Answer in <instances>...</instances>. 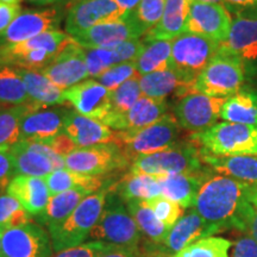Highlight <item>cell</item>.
I'll return each mask as SVG.
<instances>
[{"instance_id":"cell-58","label":"cell","mask_w":257,"mask_h":257,"mask_svg":"<svg viewBox=\"0 0 257 257\" xmlns=\"http://www.w3.org/2000/svg\"><path fill=\"white\" fill-rule=\"evenodd\" d=\"M194 2L207 3V4H217V5H223L224 6V0H194Z\"/></svg>"},{"instance_id":"cell-21","label":"cell","mask_w":257,"mask_h":257,"mask_svg":"<svg viewBox=\"0 0 257 257\" xmlns=\"http://www.w3.org/2000/svg\"><path fill=\"white\" fill-rule=\"evenodd\" d=\"M167 100H157L143 95L126 113L106 118L101 123L113 131L141 130L159 121L167 114Z\"/></svg>"},{"instance_id":"cell-32","label":"cell","mask_w":257,"mask_h":257,"mask_svg":"<svg viewBox=\"0 0 257 257\" xmlns=\"http://www.w3.org/2000/svg\"><path fill=\"white\" fill-rule=\"evenodd\" d=\"M88 195L91 194L82 189H70V191L51 195L46 210L36 216V219L38 223L46 225L48 227L62 223Z\"/></svg>"},{"instance_id":"cell-28","label":"cell","mask_w":257,"mask_h":257,"mask_svg":"<svg viewBox=\"0 0 257 257\" xmlns=\"http://www.w3.org/2000/svg\"><path fill=\"white\" fill-rule=\"evenodd\" d=\"M142 94L148 98L166 100L167 96L175 94L180 99L193 93L191 86L186 85L176 74L170 69L154 72L141 76Z\"/></svg>"},{"instance_id":"cell-7","label":"cell","mask_w":257,"mask_h":257,"mask_svg":"<svg viewBox=\"0 0 257 257\" xmlns=\"http://www.w3.org/2000/svg\"><path fill=\"white\" fill-rule=\"evenodd\" d=\"M219 44L206 37L185 32L172 41L168 68L193 89L195 80L216 56Z\"/></svg>"},{"instance_id":"cell-6","label":"cell","mask_w":257,"mask_h":257,"mask_svg":"<svg viewBox=\"0 0 257 257\" xmlns=\"http://www.w3.org/2000/svg\"><path fill=\"white\" fill-rule=\"evenodd\" d=\"M246 73L248 69L239 59L217 53L195 80L193 92L213 98H230L244 87Z\"/></svg>"},{"instance_id":"cell-34","label":"cell","mask_w":257,"mask_h":257,"mask_svg":"<svg viewBox=\"0 0 257 257\" xmlns=\"http://www.w3.org/2000/svg\"><path fill=\"white\" fill-rule=\"evenodd\" d=\"M36 102L0 108V149L10 150L21 140V121L28 113L41 110Z\"/></svg>"},{"instance_id":"cell-50","label":"cell","mask_w":257,"mask_h":257,"mask_svg":"<svg viewBox=\"0 0 257 257\" xmlns=\"http://www.w3.org/2000/svg\"><path fill=\"white\" fill-rule=\"evenodd\" d=\"M22 12L19 4H6L0 3V36L6 31L12 22L18 17Z\"/></svg>"},{"instance_id":"cell-37","label":"cell","mask_w":257,"mask_h":257,"mask_svg":"<svg viewBox=\"0 0 257 257\" xmlns=\"http://www.w3.org/2000/svg\"><path fill=\"white\" fill-rule=\"evenodd\" d=\"M32 102L17 68L0 63V105H23Z\"/></svg>"},{"instance_id":"cell-22","label":"cell","mask_w":257,"mask_h":257,"mask_svg":"<svg viewBox=\"0 0 257 257\" xmlns=\"http://www.w3.org/2000/svg\"><path fill=\"white\" fill-rule=\"evenodd\" d=\"M63 133L68 135L78 148L112 143L114 136V131L102 124L100 120L85 117L73 110H70L67 115Z\"/></svg>"},{"instance_id":"cell-46","label":"cell","mask_w":257,"mask_h":257,"mask_svg":"<svg viewBox=\"0 0 257 257\" xmlns=\"http://www.w3.org/2000/svg\"><path fill=\"white\" fill-rule=\"evenodd\" d=\"M224 6L236 17H257V0H224Z\"/></svg>"},{"instance_id":"cell-51","label":"cell","mask_w":257,"mask_h":257,"mask_svg":"<svg viewBox=\"0 0 257 257\" xmlns=\"http://www.w3.org/2000/svg\"><path fill=\"white\" fill-rule=\"evenodd\" d=\"M96 257H143L141 251L137 250H131L121 246L108 245L104 251H101Z\"/></svg>"},{"instance_id":"cell-1","label":"cell","mask_w":257,"mask_h":257,"mask_svg":"<svg viewBox=\"0 0 257 257\" xmlns=\"http://www.w3.org/2000/svg\"><path fill=\"white\" fill-rule=\"evenodd\" d=\"M252 185L224 175L208 178L199 192L193 210L197 211L212 233L231 227L245 232L253 205L250 201Z\"/></svg>"},{"instance_id":"cell-44","label":"cell","mask_w":257,"mask_h":257,"mask_svg":"<svg viewBox=\"0 0 257 257\" xmlns=\"http://www.w3.org/2000/svg\"><path fill=\"white\" fill-rule=\"evenodd\" d=\"M136 74L138 73L136 72L135 62H124L115 64V66L105 70L100 75L96 76L95 80L100 85L104 86L105 88H107L108 91H113L114 88H117L121 83L134 78Z\"/></svg>"},{"instance_id":"cell-57","label":"cell","mask_w":257,"mask_h":257,"mask_svg":"<svg viewBox=\"0 0 257 257\" xmlns=\"http://www.w3.org/2000/svg\"><path fill=\"white\" fill-rule=\"evenodd\" d=\"M143 257H174V255H172V253H166V252L159 251V252H150V253H148L147 256H143Z\"/></svg>"},{"instance_id":"cell-55","label":"cell","mask_w":257,"mask_h":257,"mask_svg":"<svg viewBox=\"0 0 257 257\" xmlns=\"http://www.w3.org/2000/svg\"><path fill=\"white\" fill-rule=\"evenodd\" d=\"M80 2V0H59V4L60 6H63L64 9H67V11H68L69 8H72L74 4H76V3Z\"/></svg>"},{"instance_id":"cell-2","label":"cell","mask_w":257,"mask_h":257,"mask_svg":"<svg viewBox=\"0 0 257 257\" xmlns=\"http://www.w3.org/2000/svg\"><path fill=\"white\" fill-rule=\"evenodd\" d=\"M189 141L199 152L214 156H257V126L237 123H217L193 134Z\"/></svg>"},{"instance_id":"cell-52","label":"cell","mask_w":257,"mask_h":257,"mask_svg":"<svg viewBox=\"0 0 257 257\" xmlns=\"http://www.w3.org/2000/svg\"><path fill=\"white\" fill-rule=\"evenodd\" d=\"M245 232L251 236L257 242V207L252 206V210L250 212V216L246 221Z\"/></svg>"},{"instance_id":"cell-33","label":"cell","mask_w":257,"mask_h":257,"mask_svg":"<svg viewBox=\"0 0 257 257\" xmlns=\"http://www.w3.org/2000/svg\"><path fill=\"white\" fill-rule=\"evenodd\" d=\"M112 189L125 202L128 200H149L162 195L159 176L147 174L130 173L117 185L112 186Z\"/></svg>"},{"instance_id":"cell-11","label":"cell","mask_w":257,"mask_h":257,"mask_svg":"<svg viewBox=\"0 0 257 257\" xmlns=\"http://www.w3.org/2000/svg\"><path fill=\"white\" fill-rule=\"evenodd\" d=\"M226 98H213L201 93H189L174 106L173 115L179 126L193 134L202 133L217 124Z\"/></svg>"},{"instance_id":"cell-56","label":"cell","mask_w":257,"mask_h":257,"mask_svg":"<svg viewBox=\"0 0 257 257\" xmlns=\"http://www.w3.org/2000/svg\"><path fill=\"white\" fill-rule=\"evenodd\" d=\"M250 201L253 206L257 207V186H252L251 194H250Z\"/></svg>"},{"instance_id":"cell-13","label":"cell","mask_w":257,"mask_h":257,"mask_svg":"<svg viewBox=\"0 0 257 257\" xmlns=\"http://www.w3.org/2000/svg\"><path fill=\"white\" fill-rule=\"evenodd\" d=\"M53 245L49 232L31 223L3 232L2 257H50Z\"/></svg>"},{"instance_id":"cell-53","label":"cell","mask_w":257,"mask_h":257,"mask_svg":"<svg viewBox=\"0 0 257 257\" xmlns=\"http://www.w3.org/2000/svg\"><path fill=\"white\" fill-rule=\"evenodd\" d=\"M141 2H142V0H117V3L125 12H130L131 10L136 8Z\"/></svg>"},{"instance_id":"cell-26","label":"cell","mask_w":257,"mask_h":257,"mask_svg":"<svg viewBox=\"0 0 257 257\" xmlns=\"http://www.w3.org/2000/svg\"><path fill=\"white\" fill-rule=\"evenodd\" d=\"M189 5L191 0H166L162 18L144 35V41H173L185 34Z\"/></svg>"},{"instance_id":"cell-5","label":"cell","mask_w":257,"mask_h":257,"mask_svg":"<svg viewBox=\"0 0 257 257\" xmlns=\"http://www.w3.org/2000/svg\"><path fill=\"white\" fill-rule=\"evenodd\" d=\"M180 126L174 115H163L156 123L135 131H114L113 142L123 150L131 165L138 157L150 155L174 147Z\"/></svg>"},{"instance_id":"cell-27","label":"cell","mask_w":257,"mask_h":257,"mask_svg":"<svg viewBox=\"0 0 257 257\" xmlns=\"http://www.w3.org/2000/svg\"><path fill=\"white\" fill-rule=\"evenodd\" d=\"M200 157L219 175L257 186V156H214L200 153Z\"/></svg>"},{"instance_id":"cell-16","label":"cell","mask_w":257,"mask_h":257,"mask_svg":"<svg viewBox=\"0 0 257 257\" xmlns=\"http://www.w3.org/2000/svg\"><path fill=\"white\" fill-rule=\"evenodd\" d=\"M40 73L62 89L78 85L89 76L86 62V49L72 38L57 54L53 62Z\"/></svg>"},{"instance_id":"cell-47","label":"cell","mask_w":257,"mask_h":257,"mask_svg":"<svg viewBox=\"0 0 257 257\" xmlns=\"http://www.w3.org/2000/svg\"><path fill=\"white\" fill-rule=\"evenodd\" d=\"M15 176V165L10 150L0 149V192L8 189Z\"/></svg>"},{"instance_id":"cell-36","label":"cell","mask_w":257,"mask_h":257,"mask_svg":"<svg viewBox=\"0 0 257 257\" xmlns=\"http://www.w3.org/2000/svg\"><path fill=\"white\" fill-rule=\"evenodd\" d=\"M126 208L138 229L154 243H165L169 227L157 219L152 208L148 207L143 200H128L125 202Z\"/></svg>"},{"instance_id":"cell-45","label":"cell","mask_w":257,"mask_h":257,"mask_svg":"<svg viewBox=\"0 0 257 257\" xmlns=\"http://www.w3.org/2000/svg\"><path fill=\"white\" fill-rule=\"evenodd\" d=\"M108 245L110 244L104 242L89 240V242L82 243L81 245L56 252L55 255H51L50 257H96L101 251H104Z\"/></svg>"},{"instance_id":"cell-59","label":"cell","mask_w":257,"mask_h":257,"mask_svg":"<svg viewBox=\"0 0 257 257\" xmlns=\"http://www.w3.org/2000/svg\"><path fill=\"white\" fill-rule=\"evenodd\" d=\"M22 0H0V3H6V4H19Z\"/></svg>"},{"instance_id":"cell-19","label":"cell","mask_w":257,"mask_h":257,"mask_svg":"<svg viewBox=\"0 0 257 257\" xmlns=\"http://www.w3.org/2000/svg\"><path fill=\"white\" fill-rule=\"evenodd\" d=\"M141 34L126 18L98 24L72 37L83 49L112 48L131 40H140Z\"/></svg>"},{"instance_id":"cell-41","label":"cell","mask_w":257,"mask_h":257,"mask_svg":"<svg viewBox=\"0 0 257 257\" xmlns=\"http://www.w3.org/2000/svg\"><path fill=\"white\" fill-rule=\"evenodd\" d=\"M32 217L19 202L9 194L0 195V230L31 223Z\"/></svg>"},{"instance_id":"cell-12","label":"cell","mask_w":257,"mask_h":257,"mask_svg":"<svg viewBox=\"0 0 257 257\" xmlns=\"http://www.w3.org/2000/svg\"><path fill=\"white\" fill-rule=\"evenodd\" d=\"M14 160L16 176L27 175L46 178L51 172L66 168L64 157L60 156L47 144L32 141H18L10 148Z\"/></svg>"},{"instance_id":"cell-30","label":"cell","mask_w":257,"mask_h":257,"mask_svg":"<svg viewBox=\"0 0 257 257\" xmlns=\"http://www.w3.org/2000/svg\"><path fill=\"white\" fill-rule=\"evenodd\" d=\"M220 118L229 123L257 126V89L243 87L236 94L226 98Z\"/></svg>"},{"instance_id":"cell-35","label":"cell","mask_w":257,"mask_h":257,"mask_svg":"<svg viewBox=\"0 0 257 257\" xmlns=\"http://www.w3.org/2000/svg\"><path fill=\"white\" fill-rule=\"evenodd\" d=\"M144 47L135 61L136 72L141 76L169 69L172 41H143Z\"/></svg>"},{"instance_id":"cell-29","label":"cell","mask_w":257,"mask_h":257,"mask_svg":"<svg viewBox=\"0 0 257 257\" xmlns=\"http://www.w3.org/2000/svg\"><path fill=\"white\" fill-rule=\"evenodd\" d=\"M17 72L23 80L25 89L32 102H36L44 108L67 102L63 95L64 89L51 82L42 73L23 68H17Z\"/></svg>"},{"instance_id":"cell-25","label":"cell","mask_w":257,"mask_h":257,"mask_svg":"<svg viewBox=\"0 0 257 257\" xmlns=\"http://www.w3.org/2000/svg\"><path fill=\"white\" fill-rule=\"evenodd\" d=\"M212 234L208 225L198 212L191 210L170 227L165 244L172 255H175L197 240L211 237Z\"/></svg>"},{"instance_id":"cell-4","label":"cell","mask_w":257,"mask_h":257,"mask_svg":"<svg viewBox=\"0 0 257 257\" xmlns=\"http://www.w3.org/2000/svg\"><path fill=\"white\" fill-rule=\"evenodd\" d=\"M141 237L142 232L128 213L123 199L110 187L104 211L89 233V238L91 240L141 251L138 248Z\"/></svg>"},{"instance_id":"cell-40","label":"cell","mask_w":257,"mask_h":257,"mask_svg":"<svg viewBox=\"0 0 257 257\" xmlns=\"http://www.w3.org/2000/svg\"><path fill=\"white\" fill-rule=\"evenodd\" d=\"M230 240L220 237H206L194 242L187 248L175 253L174 257H230Z\"/></svg>"},{"instance_id":"cell-38","label":"cell","mask_w":257,"mask_h":257,"mask_svg":"<svg viewBox=\"0 0 257 257\" xmlns=\"http://www.w3.org/2000/svg\"><path fill=\"white\" fill-rule=\"evenodd\" d=\"M165 5L166 0H142L124 17L137 29L141 36H143L154 27H156L160 19L162 18Z\"/></svg>"},{"instance_id":"cell-39","label":"cell","mask_w":257,"mask_h":257,"mask_svg":"<svg viewBox=\"0 0 257 257\" xmlns=\"http://www.w3.org/2000/svg\"><path fill=\"white\" fill-rule=\"evenodd\" d=\"M141 75L136 74L134 78L121 83L113 91H111V105L110 112L106 115V118L118 117L130 110L136 102L142 98V89H141ZM102 119V120H104Z\"/></svg>"},{"instance_id":"cell-20","label":"cell","mask_w":257,"mask_h":257,"mask_svg":"<svg viewBox=\"0 0 257 257\" xmlns=\"http://www.w3.org/2000/svg\"><path fill=\"white\" fill-rule=\"evenodd\" d=\"M70 108H41L28 113L21 121V140L43 143L63 133L64 121Z\"/></svg>"},{"instance_id":"cell-31","label":"cell","mask_w":257,"mask_h":257,"mask_svg":"<svg viewBox=\"0 0 257 257\" xmlns=\"http://www.w3.org/2000/svg\"><path fill=\"white\" fill-rule=\"evenodd\" d=\"M44 180L49 188L50 195L59 194V193L70 191V189H82L88 194H93L102 189L105 184L102 176L79 174V173L70 172L67 168L54 170L49 175H47Z\"/></svg>"},{"instance_id":"cell-3","label":"cell","mask_w":257,"mask_h":257,"mask_svg":"<svg viewBox=\"0 0 257 257\" xmlns=\"http://www.w3.org/2000/svg\"><path fill=\"white\" fill-rule=\"evenodd\" d=\"M108 191L110 188H102L86 197L67 219L48 227L54 251L59 252L85 243L104 211Z\"/></svg>"},{"instance_id":"cell-54","label":"cell","mask_w":257,"mask_h":257,"mask_svg":"<svg viewBox=\"0 0 257 257\" xmlns=\"http://www.w3.org/2000/svg\"><path fill=\"white\" fill-rule=\"evenodd\" d=\"M28 2L32 3V4L40 5V6L57 5V4H59V0H28Z\"/></svg>"},{"instance_id":"cell-61","label":"cell","mask_w":257,"mask_h":257,"mask_svg":"<svg viewBox=\"0 0 257 257\" xmlns=\"http://www.w3.org/2000/svg\"><path fill=\"white\" fill-rule=\"evenodd\" d=\"M0 108H2V107H0Z\"/></svg>"},{"instance_id":"cell-43","label":"cell","mask_w":257,"mask_h":257,"mask_svg":"<svg viewBox=\"0 0 257 257\" xmlns=\"http://www.w3.org/2000/svg\"><path fill=\"white\" fill-rule=\"evenodd\" d=\"M143 201L146 202L148 207L152 208V211L155 213L157 219L162 221L169 229L184 214V207L180 206L175 201L163 197V195H159V197Z\"/></svg>"},{"instance_id":"cell-23","label":"cell","mask_w":257,"mask_h":257,"mask_svg":"<svg viewBox=\"0 0 257 257\" xmlns=\"http://www.w3.org/2000/svg\"><path fill=\"white\" fill-rule=\"evenodd\" d=\"M6 192L15 198L31 216H38L46 210L51 197L46 180L36 176H15Z\"/></svg>"},{"instance_id":"cell-10","label":"cell","mask_w":257,"mask_h":257,"mask_svg":"<svg viewBox=\"0 0 257 257\" xmlns=\"http://www.w3.org/2000/svg\"><path fill=\"white\" fill-rule=\"evenodd\" d=\"M66 11L67 9L60 5L22 11L0 36V47L18 44L44 32L59 30Z\"/></svg>"},{"instance_id":"cell-60","label":"cell","mask_w":257,"mask_h":257,"mask_svg":"<svg viewBox=\"0 0 257 257\" xmlns=\"http://www.w3.org/2000/svg\"><path fill=\"white\" fill-rule=\"evenodd\" d=\"M3 232H4V231L0 230V257H2V238H3Z\"/></svg>"},{"instance_id":"cell-24","label":"cell","mask_w":257,"mask_h":257,"mask_svg":"<svg viewBox=\"0 0 257 257\" xmlns=\"http://www.w3.org/2000/svg\"><path fill=\"white\" fill-rule=\"evenodd\" d=\"M208 179L207 172L186 173L161 176V193L184 208H193L202 185Z\"/></svg>"},{"instance_id":"cell-8","label":"cell","mask_w":257,"mask_h":257,"mask_svg":"<svg viewBox=\"0 0 257 257\" xmlns=\"http://www.w3.org/2000/svg\"><path fill=\"white\" fill-rule=\"evenodd\" d=\"M198 147L194 143H176L174 147L162 152L144 155L136 159L131 165L130 173L153 176H167L204 170Z\"/></svg>"},{"instance_id":"cell-14","label":"cell","mask_w":257,"mask_h":257,"mask_svg":"<svg viewBox=\"0 0 257 257\" xmlns=\"http://www.w3.org/2000/svg\"><path fill=\"white\" fill-rule=\"evenodd\" d=\"M232 17L223 5L191 0L186 32L206 37L220 44L230 34Z\"/></svg>"},{"instance_id":"cell-49","label":"cell","mask_w":257,"mask_h":257,"mask_svg":"<svg viewBox=\"0 0 257 257\" xmlns=\"http://www.w3.org/2000/svg\"><path fill=\"white\" fill-rule=\"evenodd\" d=\"M232 257H257V242L249 234H244L233 243Z\"/></svg>"},{"instance_id":"cell-42","label":"cell","mask_w":257,"mask_h":257,"mask_svg":"<svg viewBox=\"0 0 257 257\" xmlns=\"http://www.w3.org/2000/svg\"><path fill=\"white\" fill-rule=\"evenodd\" d=\"M86 62H87L88 75L96 78L111 67L121 63V61L119 51L115 46L112 48L86 49Z\"/></svg>"},{"instance_id":"cell-18","label":"cell","mask_w":257,"mask_h":257,"mask_svg":"<svg viewBox=\"0 0 257 257\" xmlns=\"http://www.w3.org/2000/svg\"><path fill=\"white\" fill-rule=\"evenodd\" d=\"M218 53L239 59L249 66L257 62V17H234L226 41L219 44Z\"/></svg>"},{"instance_id":"cell-15","label":"cell","mask_w":257,"mask_h":257,"mask_svg":"<svg viewBox=\"0 0 257 257\" xmlns=\"http://www.w3.org/2000/svg\"><path fill=\"white\" fill-rule=\"evenodd\" d=\"M126 14L117 0H80L67 11L64 27L74 37L98 24L121 19Z\"/></svg>"},{"instance_id":"cell-9","label":"cell","mask_w":257,"mask_h":257,"mask_svg":"<svg viewBox=\"0 0 257 257\" xmlns=\"http://www.w3.org/2000/svg\"><path fill=\"white\" fill-rule=\"evenodd\" d=\"M130 163L123 150L115 143L78 148L64 157L67 169L91 176H104L114 170L126 168Z\"/></svg>"},{"instance_id":"cell-17","label":"cell","mask_w":257,"mask_h":257,"mask_svg":"<svg viewBox=\"0 0 257 257\" xmlns=\"http://www.w3.org/2000/svg\"><path fill=\"white\" fill-rule=\"evenodd\" d=\"M63 95L74 110L85 117L102 121L110 112L111 91L96 80H87L64 89Z\"/></svg>"},{"instance_id":"cell-48","label":"cell","mask_w":257,"mask_h":257,"mask_svg":"<svg viewBox=\"0 0 257 257\" xmlns=\"http://www.w3.org/2000/svg\"><path fill=\"white\" fill-rule=\"evenodd\" d=\"M43 144H47L48 147H50L54 152L62 157H66L68 154L74 152L75 149H78V147L74 144L68 135L64 133H61L57 136L50 138V140L43 142Z\"/></svg>"}]
</instances>
